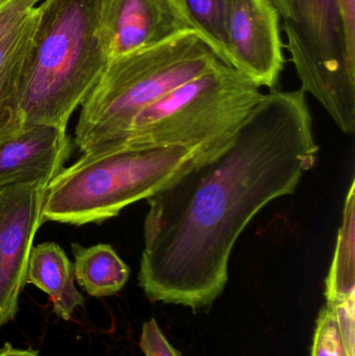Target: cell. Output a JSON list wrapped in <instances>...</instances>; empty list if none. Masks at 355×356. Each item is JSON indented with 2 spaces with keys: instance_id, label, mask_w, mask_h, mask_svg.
<instances>
[{
  "instance_id": "cell-1",
  "label": "cell",
  "mask_w": 355,
  "mask_h": 356,
  "mask_svg": "<svg viewBox=\"0 0 355 356\" xmlns=\"http://www.w3.org/2000/svg\"><path fill=\"white\" fill-rule=\"evenodd\" d=\"M318 152L306 93L263 96L227 143L147 199L139 282L148 298L210 307L226 286L242 232L271 201L294 193Z\"/></svg>"
},
{
  "instance_id": "cell-2",
  "label": "cell",
  "mask_w": 355,
  "mask_h": 356,
  "mask_svg": "<svg viewBox=\"0 0 355 356\" xmlns=\"http://www.w3.org/2000/svg\"><path fill=\"white\" fill-rule=\"evenodd\" d=\"M99 0H42L19 96L22 124L67 131L108 64L98 27Z\"/></svg>"
},
{
  "instance_id": "cell-3",
  "label": "cell",
  "mask_w": 355,
  "mask_h": 356,
  "mask_svg": "<svg viewBox=\"0 0 355 356\" xmlns=\"http://www.w3.org/2000/svg\"><path fill=\"white\" fill-rule=\"evenodd\" d=\"M220 146L88 150L48 184L43 220L81 226L116 217L129 205L149 198L201 156Z\"/></svg>"
},
{
  "instance_id": "cell-4",
  "label": "cell",
  "mask_w": 355,
  "mask_h": 356,
  "mask_svg": "<svg viewBox=\"0 0 355 356\" xmlns=\"http://www.w3.org/2000/svg\"><path fill=\"white\" fill-rule=\"evenodd\" d=\"M221 64L214 46L199 31H185L110 60L81 104L75 145L83 154L108 141L144 108Z\"/></svg>"
},
{
  "instance_id": "cell-5",
  "label": "cell",
  "mask_w": 355,
  "mask_h": 356,
  "mask_svg": "<svg viewBox=\"0 0 355 356\" xmlns=\"http://www.w3.org/2000/svg\"><path fill=\"white\" fill-rule=\"evenodd\" d=\"M263 96L249 77L223 63L169 92L135 115L120 134L91 149L217 147L231 140Z\"/></svg>"
},
{
  "instance_id": "cell-6",
  "label": "cell",
  "mask_w": 355,
  "mask_h": 356,
  "mask_svg": "<svg viewBox=\"0 0 355 356\" xmlns=\"http://www.w3.org/2000/svg\"><path fill=\"white\" fill-rule=\"evenodd\" d=\"M287 49L304 93L314 96L346 135L355 131V66L348 60L338 0H290Z\"/></svg>"
},
{
  "instance_id": "cell-7",
  "label": "cell",
  "mask_w": 355,
  "mask_h": 356,
  "mask_svg": "<svg viewBox=\"0 0 355 356\" xmlns=\"http://www.w3.org/2000/svg\"><path fill=\"white\" fill-rule=\"evenodd\" d=\"M47 186L31 181L0 186V327L18 312L33 240L44 222Z\"/></svg>"
},
{
  "instance_id": "cell-8",
  "label": "cell",
  "mask_w": 355,
  "mask_h": 356,
  "mask_svg": "<svg viewBox=\"0 0 355 356\" xmlns=\"http://www.w3.org/2000/svg\"><path fill=\"white\" fill-rule=\"evenodd\" d=\"M281 15L271 0H231L225 26V63L258 87L279 83L285 67Z\"/></svg>"
},
{
  "instance_id": "cell-9",
  "label": "cell",
  "mask_w": 355,
  "mask_h": 356,
  "mask_svg": "<svg viewBox=\"0 0 355 356\" xmlns=\"http://www.w3.org/2000/svg\"><path fill=\"white\" fill-rule=\"evenodd\" d=\"M98 27L108 62L199 31L181 0H99Z\"/></svg>"
},
{
  "instance_id": "cell-10",
  "label": "cell",
  "mask_w": 355,
  "mask_h": 356,
  "mask_svg": "<svg viewBox=\"0 0 355 356\" xmlns=\"http://www.w3.org/2000/svg\"><path fill=\"white\" fill-rule=\"evenodd\" d=\"M71 154L67 131L46 124H23L0 140V186L20 182L49 184Z\"/></svg>"
},
{
  "instance_id": "cell-11",
  "label": "cell",
  "mask_w": 355,
  "mask_h": 356,
  "mask_svg": "<svg viewBox=\"0 0 355 356\" xmlns=\"http://www.w3.org/2000/svg\"><path fill=\"white\" fill-rule=\"evenodd\" d=\"M39 4L26 20L0 43V140L22 127L19 112L21 83L33 51Z\"/></svg>"
},
{
  "instance_id": "cell-12",
  "label": "cell",
  "mask_w": 355,
  "mask_h": 356,
  "mask_svg": "<svg viewBox=\"0 0 355 356\" xmlns=\"http://www.w3.org/2000/svg\"><path fill=\"white\" fill-rule=\"evenodd\" d=\"M26 284H33L49 296L58 318L69 321L85 298L74 286V272L60 245L45 242L33 247L27 265Z\"/></svg>"
},
{
  "instance_id": "cell-13",
  "label": "cell",
  "mask_w": 355,
  "mask_h": 356,
  "mask_svg": "<svg viewBox=\"0 0 355 356\" xmlns=\"http://www.w3.org/2000/svg\"><path fill=\"white\" fill-rule=\"evenodd\" d=\"M72 252L74 278L90 296H112L126 284L131 269L110 245L98 244L85 248L73 244Z\"/></svg>"
},
{
  "instance_id": "cell-14",
  "label": "cell",
  "mask_w": 355,
  "mask_h": 356,
  "mask_svg": "<svg viewBox=\"0 0 355 356\" xmlns=\"http://www.w3.org/2000/svg\"><path fill=\"white\" fill-rule=\"evenodd\" d=\"M354 274V181H352L346 199L335 257L327 280V305H339L355 297Z\"/></svg>"
},
{
  "instance_id": "cell-15",
  "label": "cell",
  "mask_w": 355,
  "mask_h": 356,
  "mask_svg": "<svg viewBox=\"0 0 355 356\" xmlns=\"http://www.w3.org/2000/svg\"><path fill=\"white\" fill-rule=\"evenodd\" d=\"M198 29L225 63V26L231 0H181ZM226 64V63H225Z\"/></svg>"
},
{
  "instance_id": "cell-16",
  "label": "cell",
  "mask_w": 355,
  "mask_h": 356,
  "mask_svg": "<svg viewBox=\"0 0 355 356\" xmlns=\"http://www.w3.org/2000/svg\"><path fill=\"white\" fill-rule=\"evenodd\" d=\"M312 356H352L340 334L335 313L327 305L317 320Z\"/></svg>"
},
{
  "instance_id": "cell-17",
  "label": "cell",
  "mask_w": 355,
  "mask_h": 356,
  "mask_svg": "<svg viewBox=\"0 0 355 356\" xmlns=\"http://www.w3.org/2000/svg\"><path fill=\"white\" fill-rule=\"evenodd\" d=\"M42 0H1L0 1V43L18 29Z\"/></svg>"
},
{
  "instance_id": "cell-18",
  "label": "cell",
  "mask_w": 355,
  "mask_h": 356,
  "mask_svg": "<svg viewBox=\"0 0 355 356\" xmlns=\"http://www.w3.org/2000/svg\"><path fill=\"white\" fill-rule=\"evenodd\" d=\"M140 347L145 356H181L168 342L154 318L144 323Z\"/></svg>"
},
{
  "instance_id": "cell-19",
  "label": "cell",
  "mask_w": 355,
  "mask_h": 356,
  "mask_svg": "<svg viewBox=\"0 0 355 356\" xmlns=\"http://www.w3.org/2000/svg\"><path fill=\"white\" fill-rule=\"evenodd\" d=\"M355 297L339 305H327L333 309L342 339L347 347L348 353L355 356Z\"/></svg>"
},
{
  "instance_id": "cell-20",
  "label": "cell",
  "mask_w": 355,
  "mask_h": 356,
  "mask_svg": "<svg viewBox=\"0 0 355 356\" xmlns=\"http://www.w3.org/2000/svg\"><path fill=\"white\" fill-rule=\"evenodd\" d=\"M343 25L346 54L355 65V0H338Z\"/></svg>"
},
{
  "instance_id": "cell-21",
  "label": "cell",
  "mask_w": 355,
  "mask_h": 356,
  "mask_svg": "<svg viewBox=\"0 0 355 356\" xmlns=\"http://www.w3.org/2000/svg\"><path fill=\"white\" fill-rule=\"evenodd\" d=\"M0 356H41L35 349H17L12 345L4 344V346L0 349Z\"/></svg>"
},
{
  "instance_id": "cell-22",
  "label": "cell",
  "mask_w": 355,
  "mask_h": 356,
  "mask_svg": "<svg viewBox=\"0 0 355 356\" xmlns=\"http://www.w3.org/2000/svg\"><path fill=\"white\" fill-rule=\"evenodd\" d=\"M0 1H1V0H0Z\"/></svg>"
}]
</instances>
